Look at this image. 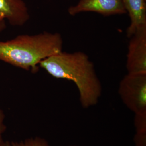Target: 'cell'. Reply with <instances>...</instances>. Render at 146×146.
I'll return each mask as SVG.
<instances>
[{"mask_svg":"<svg viewBox=\"0 0 146 146\" xmlns=\"http://www.w3.org/2000/svg\"><path fill=\"white\" fill-rule=\"evenodd\" d=\"M39 67L52 76L73 81L79 93L84 108L94 106L102 94V86L87 55L81 52H62L43 60Z\"/></svg>","mask_w":146,"mask_h":146,"instance_id":"cell-1","label":"cell"},{"mask_svg":"<svg viewBox=\"0 0 146 146\" xmlns=\"http://www.w3.org/2000/svg\"><path fill=\"white\" fill-rule=\"evenodd\" d=\"M62 37L58 33L20 35L0 41V61L36 73L42 61L62 52Z\"/></svg>","mask_w":146,"mask_h":146,"instance_id":"cell-2","label":"cell"},{"mask_svg":"<svg viewBox=\"0 0 146 146\" xmlns=\"http://www.w3.org/2000/svg\"><path fill=\"white\" fill-rule=\"evenodd\" d=\"M118 92L134 115L146 114V73H128L120 81Z\"/></svg>","mask_w":146,"mask_h":146,"instance_id":"cell-3","label":"cell"},{"mask_svg":"<svg viewBox=\"0 0 146 146\" xmlns=\"http://www.w3.org/2000/svg\"><path fill=\"white\" fill-rule=\"evenodd\" d=\"M126 68L129 74L146 73V26L130 37Z\"/></svg>","mask_w":146,"mask_h":146,"instance_id":"cell-4","label":"cell"},{"mask_svg":"<svg viewBox=\"0 0 146 146\" xmlns=\"http://www.w3.org/2000/svg\"><path fill=\"white\" fill-rule=\"evenodd\" d=\"M70 15L83 12H94L104 16L127 13L122 0H79L76 5L69 7Z\"/></svg>","mask_w":146,"mask_h":146,"instance_id":"cell-5","label":"cell"},{"mask_svg":"<svg viewBox=\"0 0 146 146\" xmlns=\"http://www.w3.org/2000/svg\"><path fill=\"white\" fill-rule=\"evenodd\" d=\"M0 16L15 27L25 25L30 18L23 0H0Z\"/></svg>","mask_w":146,"mask_h":146,"instance_id":"cell-6","label":"cell"},{"mask_svg":"<svg viewBox=\"0 0 146 146\" xmlns=\"http://www.w3.org/2000/svg\"><path fill=\"white\" fill-rule=\"evenodd\" d=\"M131 23L127 29V35L130 38L137 30L146 26V0H122Z\"/></svg>","mask_w":146,"mask_h":146,"instance_id":"cell-7","label":"cell"},{"mask_svg":"<svg viewBox=\"0 0 146 146\" xmlns=\"http://www.w3.org/2000/svg\"><path fill=\"white\" fill-rule=\"evenodd\" d=\"M1 146H50V145L45 139L35 136L29 137L21 141H4Z\"/></svg>","mask_w":146,"mask_h":146,"instance_id":"cell-8","label":"cell"},{"mask_svg":"<svg viewBox=\"0 0 146 146\" xmlns=\"http://www.w3.org/2000/svg\"><path fill=\"white\" fill-rule=\"evenodd\" d=\"M134 115L135 134H146V114Z\"/></svg>","mask_w":146,"mask_h":146,"instance_id":"cell-9","label":"cell"},{"mask_svg":"<svg viewBox=\"0 0 146 146\" xmlns=\"http://www.w3.org/2000/svg\"><path fill=\"white\" fill-rule=\"evenodd\" d=\"M5 115L3 110L0 106V146L2 145L4 140L3 139V134L5 133L7 127L5 124Z\"/></svg>","mask_w":146,"mask_h":146,"instance_id":"cell-10","label":"cell"},{"mask_svg":"<svg viewBox=\"0 0 146 146\" xmlns=\"http://www.w3.org/2000/svg\"><path fill=\"white\" fill-rule=\"evenodd\" d=\"M134 146H146V134H135Z\"/></svg>","mask_w":146,"mask_h":146,"instance_id":"cell-11","label":"cell"},{"mask_svg":"<svg viewBox=\"0 0 146 146\" xmlns=\"http://www.w3.org/2000/svg\"><path fill=\"white\" fill-rule=\"evenodd\" d=\"M7 27L6 21L4 19L0 16V33L5 31Z\"/></svg>","mask_w":146,"mask_h":146,"instance_id":"cell-12","label":"cell"},{"mask_svg":"<svg viewBox=\"0 0 146 146\" xmlns=\"http://www.w3.org/2000/svg\"><path fill=\"white\" fill-rule=\"evenodd\" d=\"M75 146V145H74V146Z\"/></svg>","mask_w":146,"mask_h":146,"instance_id":"cell-13","label":"cell"}]
</instances>
